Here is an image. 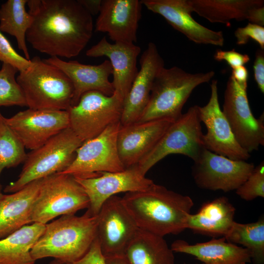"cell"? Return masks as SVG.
<instances>
[{
	"label": "cell",
	"instance_id": "obj_1",
	"mask_svg": "<svg viewBox=\"0 0 264 264\" xmlns=\"http://www.w3.org/2000/svg\"><path fill=\"white\" fill-rule=\"evenodd\" d=\"M28 7L33 20L26 40L42 53L74 57L91 38L92 16L78 0H32Z\"/></svg>",
	"mask_w": 264,
	"mask_h": 264
},
{
	"label": "cell",
	"instance_id": "obj_2",
	"mask_svg": "<svg viewBox=\"0 0 264 264\" xmlns=\"http://www.w3.org/2000/svg\"><path fill=\"white\" fill-rule=\"evenodd\" d=\"M121 198L139 229L163 237L186 229L194 206L189 196L154 183L145 190L127 193Z\"/></svg>",
	"mask_w": 264,
	"mask_h": 264
},
{
	"label": "cell",
	"instance_id": "obj_3",
	"mask_svg": "<svg viewBox=\"0 0 264 264\" xmlns=\"http://www.w3.org/2000/svg\"><path fill=\"white\" fill-rule=\"evenodd\" d=\"M98 215L62 216L45 224L44 230L32 248V258L52 257L66 264L76 262L88 251L97 236Z\"/></svg>",
	"mask_w": 264,
	"mask_h": 264
},
{
	"label": "cell",
	"instance_id": "obj_4",
	"mask_svg": "<svg viewBox=\"0 0 264 264\" xmlns=\"http://www.w3.org/2000/svg\"><path fill=\"white\" fill-rule=\"evenodd\" d=\"M215 74L213 71L191 73L177 66L163 67L154 80L148 103L137 122L177 119L193 90L208 83Z\"/></svg>",
	"mask_w": 264,
	"mask_h": 264
},
{
	"label": "cell",
	"instance_id": "obj_5",
	"mask_svg": "<svg viewBox=\"0 0 264 264\" xmlns=\"http://www.w3.org/2000/svg\"><path fill=\"white\" fill-rule=\"evenodd\" d=\"M31 66L16 78L27 107L38 110H67L71 106L73 85L60 69L35 56Z\"/></svg>",
	"mask_w": 264,
	"mask_h": 264
},
{
	"label": "cell",
	"instance_id": "obj_6",
	"mask_svg": "<svg viewBox=\"0 0 264 264\" xmlns=\"http://www.w3.org/2000/svg\"><path fill=\"white\" fill-rule=\"evenodd\" d=\"M82 143L69 127L64 130L27 154L18 179L7 185L4 192H16L34 180L64 171Z\"/></svg>",
	"mask_w": 264,
	"mask_h": 264
},
{
	"label": "cell",
	"instance_id": "obj_7",
	"mask_svg": "<svg viewBox=\"0 0 264 264\" xmlns=\"http://www.w3.org/2000/svg\"><path fill=\"white\" fill-rule=\"evenodd\" d=\"M88 198L75 177L56 173L43 179L31 212V223L45 224L59 216L88 208Z\"/></svg>",
	"mask_w": 264,
	"mask_h": 264
},
{
	"label": "cell",
	"instance_id": "obj_8",
	"mask_svg": "<svg viewBox=\"0 0 264 264\" xmlns=\"http://www.w3.org/2000/svg\"><path fill=\"white\" fill-rule=\"evenodd\" d=\"M198 106L188 110L170 126L154 147L137 164L144 176L158 161L171 154L186 155L193 161L204 149Z\"/></svg>",
	"mask_w": 264,
	"mask_h": 264
},
{
	"label": "cell",
	"instance_id": "obj_9",
	"mask_svg": "<svg viewBox=\"0 0 264 264\" xmlns=\"http://www.w3.org/2000/svg\"><path fill=\"white\" fill-rule=\"evenodd\" d=\"M123 103L124 99L115 92L108 96L97 91L87 92L67 110L69 127L83 142L91 139L120 122Z\"/></svg>",
	"mask_w": 264,
	"mask_h": 264
},
{
	"label": "cell",
	"instance_id": "obj_10",
	"mask_svg": "<svg viewBox=\"0 0 264 264\" xmlns=\"http://www.w3.org/2000/svg\"><path fill=\"white\" fill-rule=\"evenodd\" d=\"M121 126L120 122L113 124L97 136L83 142L77 149L71 163L60 173L88 178L104 172L124 170L117 147V135Z\"/></svg>",
	"mask_w": 264,
	"mask_h": 264
},
{
	"label": "cell",
	"instance_id": "obj_11",
	"mask_svg": "<svg viewBox=\"0 0 264 264\" xmlns=\"http://www.w3.org/2000/svg\"><path fill=\"white\" fill-rule=\"evenodd\" d=\"M247 88L231 75L227 82L221 110L236 141L250 154L264 146V124L262 117L257 119L252 114Z\"/></svg>",
	"mask_w": 264,
	"mask_h": 264
},
{
	"label": "cell",
	"instance_id": "obj_12",
	"mask_svg": "<svg viewBox=\"0 0 264 264\" xmlns=\"http://www.w3.org/2000/svg\"><path fill=\"white\" fill-rule=\"evenodd\" d=\"M194 162L192 175L198 187L224 192L237 189L255 167L252 163L231 159L205 148Z\"/></svg>",
	"mask_w": 264,
	"mask_h": 264
},
{
	"label": "cell",
	"instance_id": "obj_13",
	"mask_svg": "<svg viewBox=\"0 0 264 264\" xmlns=\"http://www.w3.org/2000/svg\"><path fill=\"white\" fill-rule=\"evenodd\" d=\"M97 238L104 258L124 256L128 244L139 229L115 195L107 199L98 214Z\"/></svg>",
	"mask_w": 264,
	"mask_h": 264
},
{
	"label": "cell",
	"instance_id": "obj_14",
	"mask_svg": "<svg viewBox=\"0 0 264 264\" xmlns=\"http://www.w3.org/2000/svg\"><path fill=\"white\" fill-rule=\"evenodd\" d=\"M210 88L211 95L208 103L202 107L198 106L199 118L207 130L202 135L203 147L231 159L246 161L250 154L236 141L220 107L217 80L212 81Z\"/></svg>",
	"mask_w": 264,
	"mask_h": 264
},
{
	"label": "cell",
	"instance_id": "obj_15",
	"mask_svg": "<svg viewBox=\"0 0 264 264\" xmlns=\"http://www.w3.org/2000/svg\"><path fill=\"white\" fill-rule=\"evenodd\" d=\"M75 178L88 198L89 204L86 213L90 216H97L104 203L110 197L119 193L143 191L154 183L140 172L137 165L120 172Z\"/></svg>",
	"mask_w": 264,
	"mask_h": 264
},
{
	"label": "cell",
	"instance_id": "obj_16",
	"mask_svg": "<svg viewBox=\"0 0 264 264\" xmlns=\"http://www.w3.org/2000/svg\"><path fill=\"white\" fill-rule=\"evenodd\" d=\"M3 120L25 148L30 150L39 148L69 125L67 110L28 108L11 117H4Z\"/></svg>",
	"mask_w": 264,
	"mask_h": 264
},
{
	"label": "cell",
	"instance_id": "obj_17",
	"mask_svg": "<svg viewBox=\"0 0 264 264\" xmlns=\"http://www.w3.org/2000/svg\"><path fill=\"white\" fill-rule=\"evenodd\" d=\"M150 11L161 16L174 28L189 40L201 44L222 46L223 33L208 28L196 21L189 0H142Z\"/></svg>",
	"mask_w": 264,
	"mask_h": 264
},
{
	"label": "cell",
	"instance_id": "obj_18",
	"mask_svg": "<svg viewBox=\"0 0 264 264\" xmlns=\"http://www.w3.org/2000/svg\"><path fill=\"white\" fill-rule=\"evenodd\" d=\"M175 120L164 118L121 125L117 135V147L125 169L137 165Z\"/></svg>",
	"mask_w": 264,
	"mask_h": 264
},
{
	"label": "cell",
	"instance_id": "obj_19",
	"mask_svg": "<svg viewBox=\"0 0 264 264\" xmlns=\"http://www.w3.org/2000/svg\"><path fill=\"white\" fill-rule=\"evenodd\" d=\"M140 69L124 99L120 119L122 125L137 122L148 103L154 80L164 67V62L157 46L148 44L140 59Z\"/></svg>",
	"mask_w": 264,
	"mask_h": 264
},
{
	"label": "cell",
	"instance_id": "obj_20",
	"mask_svg": "<svg viewBox=\"0 0 264 264\" xmlns=\"http://www.w3.org/2000/svg\"><path fill=\"white\" fill-rule=\"evenodd\" d=\"M142 5L139 0H102L95 31L107 33L114 43H135Z\"/></svg>",
	"mask_w": 264,
	"mask_h": 264
},
{
	"label": "cell",
	"instance_id": "obj_21",
	"mask_svg": "<svg viewBox=\"0 0 264 264\" xmlns=\"http://www.w3.org/2000/svg\"><path fill=\"white\" fill-rule=\"evenodd\" d=\"M140 47L134 43L109 42L106 37L87 50L89 57H107L112 67L115 93L124 100L137 75V59Z\"/></svg>",
	"mask_w": 264,
	"mask_h": 264
},
{
	"label": "cell",
	"instance_id": "obj_22",
	"mask_svg": "<svg viewBox=\"0 0 264 264\" xmlns=\"http://www.w3.org/2000/svg\"><path fill=\"white\" fill-rule=\"evenodd\" d=\"M44 61L62 70L70 80L74 88L71 106L76 105L81 96L90 91H99L112 95L114 89L109 77L112 74V67L109 60L98 65H86L77 61H66L57 57Z\"/></svg>",
	"mask_w": 264,
	"mask_h": 264
},
{
	"label": "cell",
	"instance_id": "obj_23",
	"mask_svg": "<svg viewBox=\"0 0 264 264\" xmlns=\"http://www.w3.org/2000/svg\"><path fill=\"white\" fill-rule=\"evenodd\" d=\"M174 252L194 256L203 264H242L251 263L245 248L227 242L224 237L190 244L182 240L175 241L170 246Z\"/></svg>",
	"mask_w": 264,
	"mask_h": 264
},
{
	"label": "cell",
	"instance_id": "obj_24",
	"mask_svg": "<svg viewBox=\"0 0 264 264\" xmlns=\"http://www.w3.org/2000/svg\"><path fill=\"white\" fill-rule=\"evenodd\" d=\"M236 209L225 197L204 203L195 214H190L186 229L213 238L224 237L234 222Z\"/></svg>",
	"mask_w": 264,
	"mask_h": 264
},
{
	"label": "cell",
	"instance_id": "obj_25",
	"mask_svg": "<svg viewBox=\"0 0 264 264\" xmlns=\"http://www.w3.org/2000/svg\"><path fill=\"white\" fill-rule=\"evenodd\" d=\"M43 179L34 180L11 194L3 195L0 200V239L31 223L32 205Z\"/></svg>",
	"mask_w": 264,
	"mask_h": 264
},
{
	"label": "cell",
	"instance_id": "obj_26",
	"mask_svg": "<svg viewBox=\"0 0 264 264\" xmlns=\"http://www.w3.org/2000/svg\"><path fill=\"white\" fill-rule=\"evenodd\" d=\"M124 256L130 264H175L174 252L164 237L139 229Z\"/></svg>",
	"mask_w": 264,
	"mask_h": 264
},
{
	"label": "cell",
	"instance_id": "obj_27",
	"mask_svg": "<svg viewBox=\"0 0 264 264\" xmlns=\"http://www.w3.org/2000/svg\"><path fill=\"white\" fill-rule=\"evenodd\" d=\"M45 227V224L32 223L0 239V264H35L30 251Z\"/></svg>",
	"mask_w": 264,
	"mask_h": 264
},
{
	"label": "cell",
	"instance_id": "obj_28",
	"mask_svg": "<svg viewBox=\"0 0 264 264\" xmlns=\"http://www.w3.org/2000/svg\"><path fill=\"white\" fill-rule=\"evenodd\" d=\"M193 12L211 22L230 24L247 20L250 10L264 5L263 0H189Z\"/></svg>",
	"mask_w": 264,
	"mask_h": 264
},
{
	"label": "cell",
	"instance_id": "obj_29",
	"mask_svg": "<svg viewBox=\"0 0 264 264\" xmlns=\"http://www.w3.org/2000/svg\"><path fill=\"white\" fill-rule=\"evenodd\" d=\"M27 0H8L0 8V31L15 37L19 49L30 60L26 34L33 18L25 9Z\"/></svg>",
	"mask_w": 264,
	"mask_h": 264
},
{
	"label": "cell",
	"instance_id": "obj_30",
	"mask_svg": "<svg viewBox=\"0 0 264 264\" xmlns=\"http://www.w3.org/2000/svg\"><path fill=\"white\" fill-rule=\"evenodd\" d=\"M227 242L240 244L250 252L253 264H264V218L256 222L241 223L234 221L224 237Z\"/></svg>",
	"mask_w": 264,
	"mask_h": 264
},
{
	"label": "cell",
	"instance_id": "obj_31",
	"mask_svg": "<svg viewBox=\"0 0 264 264\" xmlns=\"http://www.w3.org/2000/svg\"><path fill=\"white\" fill-rule=\"evenodd\" d=\"M0 124V176L4 168L14 167L24 162L27 157L25 147L3 120ZM2 186L0 182V192Z\"/></svg>",
	"mask_w": 264,
	"mask_h": 264
},
{
	"label": "cell",
	"instance_id": "obj_32",
	"mask_svg": "<svg viewBox=\"0 0 264 264\" xmlns=\"http://www.w3.org/2000/svg\"><path fill=\"white\" fill-rule=\"evenodd\" d=\"M18 70L2 63L0 69V107L27 106L22 90L16 78Z\"/></svg>",
	"mask_w": 264,
	"mask_h": 264
},
{
	"label": "cell",
	"instance_id": "obj_33",
	"mask_svg": "<svg viewBox=\"0 0 264 264\" xmlns=\"http://www.w3.org/2000/svg\"><path fill=\"white\" fill-rule=\"evenodd\" d=\"M242 199L251 201L264 197V162L263 161L254 170L247 179L236 190Z\"/></svg>",
	"mask_w": 264,
	"mask_h": 264
},
{
	"label": "cell",
	"instance_id": "obj_34",
	"mask_svg": "<svg viewBox=\"0 0 264 264\" xmlns=\"http://www.w3.org/2000/svg\"><path fill=\"white\" fill-rule=\"evenodd\" d=\"M0 61L16 68L19 72L25 70L32 65L28 60L18 54L10 42L0 31Z\"/></svg>",
	"mask_w": 264,
	"mask_h": 264
},
{
	"label": "cell",
	"instance_id": "obj_35",
	"mask_svg": "<svg viewBox=\"0 0 264 264\" xmlns=\"http://www.w3.org/2000/svg\"><path fill=\"white\" fill-rule=\"evenodd\" d=\"M234 35L239 45H244L251 39L259 44L261 49H264V26L249 22L244 27L238 28Z\"/></svg>",
	"mask_w": 264,
	"mask_h": 264
},
{
	"label": "cell",
	"instance_id": "obj_36",
	"mask_svg": "<svg viewBox=\"0 0 264 264\" xmlns=\"http://www.w3.org/2000/svg\"><path fill=\"white\" fill-rule=\"evenodd\" d=\"M214 58L217 61L226 62L232 69L243 66L250 60V57L247 54L241 53L234 49L229 51L218 50Z\"/></svg>",
	"mask_w": 264,
	"mask_h": 264
},
{
	"label": "cell",
	"instance_id": "obj_37",
	"mask_svg": "<svg viewBox=\"0 0 264 264\" xmlns=\"http://www.w3.org/2000/svg\"><path fill=\"white\" fill-rule=\"evenodd\" d=\"M67 264H106L97 237L87 253L82 258Z\"/></svg>",
	"mask_w": 264,
	"mask_h": 264
},
{
	"label": "cell",
	"instance_id": "obj_38",
	"mask_svg": "<svg viewBox=\"0 0 264 264\" xmlns=\"http://www.w3.org/2000/svg\"><path fill=\"white\" fill-rule=\"evenodd\" d=\"M254 76L257 86L260 91L264 92V52L258 49L255 53L253 64Z\"/></svg>",
	"mask_w": 264,
	"mask_h": 264
},
{
	"label": "cell",
	"instance_id": "obj_39",
	"mask_svg": "<svg viewBox=\"0 0 264 264\" xmlns=\"http://www.w3.org/2000/svg\"><path fill=\"white\" fill-rule=\"evenodd\" d=\"M250 23L264 26V5L257 6L252 8L247 18Z\"/></svg>",
	"mask_w": 264,
	"mask_h": 264
},
{
	"label": "cell",
	"instance_id": "obj_40",
	"mask_svg": "<svg viewBox=\"0 0 264 264\" xmlns=\"http://www.w3.org/2000/svg\"><path fill=\"white\" fill-rule=\"evenodd\" d=\"M231 76L240 85L247 86L248 72L244 66L232 69Z\"/></svg>",
	"mask_w": 264,
	"mask_h": 264
},
{
	"label": "cell",
	"instance_id": "obj_41",
	"mask_svg": "<svg viewBox=\"0 0 264 264\" xmlns=\"http://www.w3.org/2000/svg\"><path fill=\"white\" fill-rule=\"evenodd\" d=\"M78 1L91 16L99 14L102 0H78Z\"/></svg>",
	"mask_w": 264,
	"mask_h": 264
},
{
	"label": "cell",
	"instance_id": "obj_42",
	"mask_svg": "<svg viewBox=\"0 0 264 264\" xmlns=\"http://www.w3.org/2000/svg\"><path fill=\"white\" fill-rule=\"evenodd\" d=\"M106 264H130L124 256L105 258Z\"/></svg>",
	"mask_w": 264,
	"mask_h": 264
},
{
	"label": "cell",
	"instance_id": "obj_43",
	"mask_svg": "<svg viewBox=\"0 0 264 264\" xmlns=\"http://www.w3.org/2000/svg\"><path fill=\"white\" fill-rule=\"evenodd\" d=\"M48 264H66L64 263H63L59 260L54 259L51 261Z\"/></svg>",
	"mask_w": 264,
	"mask_h": 264
},
{
	"label": "cell",
	"instance_id": "obj_44",
	"mask_svg": "<svg viewBox=\"0 0 264 264\" xmlns=\"http://www.w3.org/2000/svg\"><path fill=\"white\" fill-rule=\"evenodd\" d=\"M2 116L3 115L1 114V113L0 112V124Z\"/></svg>",
	"mask_w": 264,
	"mask_h": 264
},
{
	"label": "cell",
	"instance_id": "obj_45",
	"mask_svg": "<svg viewBox=\"0 0 264 264\" xmlns=\"http://www.w3.org/2000/svg\"><path fill=\"white\" fill-rule=\"evenodd\" d=\"M3 194H2L1 192H0V200L1 198H2V197H3Z\"/></svg>",
	"mask_w": 264,
	"mask_h": 264
},
{
	"label": "cell",
	"instance_id": "obj_46",
	"mask_svg": "<svg viewBox=\"0 0 264 264\" xmlns=\"http://www.w3.org/2000/svg\"><path fill=\"white\" fill-rule=\"evenodd\" d=\"M245 264V263H243V264Z\"/></svg>",
	"mask_w": 264,
	"mask_h": 264
},
{
	"label": "cell",
	"instance_id": "obj_47",
	"mask_svg": "<svg viewBox=\"0 0 264 264\" xmlns=\"http://www.w3.org/2000/svg\"></svg>",
	"mask_w": 264,
	"mask_h": 264
}]
</instances>
